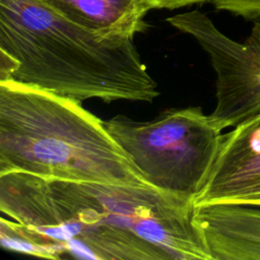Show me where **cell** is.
I'll return each mask as SVG.
<instances>
[{"mask_svg": "<svg viewBox=\"0 0 260 260\" xmlns=\"http://www.w3.org/2000/svg\"><path fill=\"white\" fill-rule=\"evenodd\" d=\"M0 210L38 256L106 260H211L194 202L150 185L0 175Z\"/></svg>", "mask_w": 260, "mask_h": 260, "instance_id": "6da1fadb", "label": "cell"}, {"mask_svg": "<svg viewBox=\"0 0 260 260\" xmlns=\"http://www.w3.org/2000/svg\"><path fill=\"white\" fill-rule=\"evenodd\" d=\"M131 36L103 35L37 0H0V72L79 101L151 103L156 81Z\"/></svg>", "mask_w": 260, "mask_h": 260, "instance_id": "7a4b0ae2", "label": "cell"}, {"mask_svg": "<svg viewBox=\"0 0 260 260\" xmlns=\"http://www.w3.org/2000/svg\"><path fill=\"white\" fill-rule=\"evenodd\" d=\"M149 185L106 128L79 100L0 80V175Z\"/></svg>", "mask_w": 260, "mask_h": 260, "instance_id": "3957f363", "label": "cell"}, {"mask_svg": "<svg viewBox=\"0 0 260 260\" xmlns=\"http://www.w3.org/2000/svg\"><path fill=\"white\" fill-rule=\"evenodd\" d=\"M105 125L150 186L193 202L209 178L222 136L200 107L168 109L145 122L117 115Z\"/></svg>", "mask_w": 260, "mask_h": 260, "instance_id": "277c9868", "label": "cell"}, {"mask_svg": "<svg viewBox=\"0 0 260 260\" xmlns=\"http://www.w3.org/2000/svg\"><path fill=\"white\" fill-rule=\"evenodd\" d=\"M166 21L191 36L208 54L216 73V105L209 116L221 131L260 113V21L244 43L225 36L198 10Z\"/></svg>", "mask_w": 260, "mask_h": 260, "instance_id": "5b68a950", "label": "cell"}, {"mask_svg": "<svg viewBox=\"0 0 260 260\" xmlns=\"http://www.w3.org/2000/svg\"><path fill=\"white\" fill-rule=\"evenodd\" d=\"M207 204L260 206V113L222 134L209 178L194 200Z\"/></svg>", "mask_w": 260, "mask_h": 260, "instance_id": "8992f818", "label": "cell"}, {"mask_svg": "<svg viewBox=\"0 0 260 260\" xmlns=\"http://www.w3.org/2000/svg\"><path fill=\"white\" fill-rule=\"evenodd\" d=\"M243 204L194 207L193 222L211 260H260V208Z\"/></svg>", "mask_w": 260, "mask_h": 260, "instance_id": "52a82bcc", "label": "cell"}, {"mask_svg": "<svg viewBox=\"0 0 260 260\" xmlns=\"http://www.w3.org/2000/svg\"><path fill=\"white\" fill-rule=\"evenodd\" d=\"M69 20L103 35L134 37L147 28L145 0H37Z\"/></svg>", "mask_w": 260, "mask_h": 260, "instance_id": "ba28073f", "label": "cell"}, {"mask_svg": "<svg viewBox=\"0 0 260 260\" xmlns=\"http://www.w3.org/2000/svg\"><path fill=\"white\" fill-rule=\"evenodd\" d=\"M216 10L229 12L248 21L260 20V0H210Z\"/></svg>", "mask_w": 260, "mask_h": 260, "instance_id": "9c48e42d", "label": "cell"}, {"mask_svg": "<svg viewBox=\"0 0 260 260\" xmlns=\"http://www.w3.org/2000/svg\"><path fill=\"white\" fill-rule=\"evenodd\" d=\"M151 9H177L194 4L207 3L210 0H145Z\"/></svg>", "mask_w": 260, "mask_h": 260, "instance_id": "30bf717a", "label": "cell"}]
</instances>
